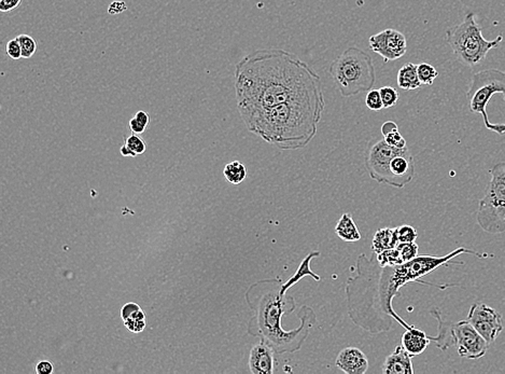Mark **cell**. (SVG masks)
I'll return each instance as SVG.
<instances>
[{
	"label": "cell",
	"instance_id": "11",
	"mask_svg": "<svg viewBox=\"0 0 505 374\" xmlns=\"http://www.w3.org/2000/svg\"><path fill=\"white\" fill-rule=\"evenodd\" d=\"M466 320L489 344L495 342L503 330L502 315L485 303L472 305Z\"/></svg>",
	"mask_w": 505,
	"mask_h": 374
},
{
	"label": "cell",
	"instance_id": "23",
	"mask_svg": "<svg viewBox=\"0 0 505 374\" xmlns=\"http://www.w3.org/2000/svg\"><path fill=\"white\" fill-rule=\"evenodd\" d=\"M223 175L225 179L229 181V184L237 185L242 184L243 181L246 179L247 169L246 166L239 161H233L225 165L223 169Z\"/></svg>",
	"mask_w": 505,
	"mask_h": 374
},
{
	"label": "cell",
	"instance_id": "16",
	"mask_svg": "<svg viewBox=\"0 0 505 374\" xmlns=\"http://www.w3.org/2000/svg\"><path fill=\"white\" fill-rule=\"evenodd\" d=\"M430 342L431 340L429 339V335L416 327L405 329L404 333L402 335V346L404 347L412 357L422 354Z\"/></svg>",
	"mask_w": 505,
	"mask_h": 374
},
{
	"label": "cell",
	"instance_id": "15",
	"mask_svg": "<svg viewBox=\"0 0 505 374\" xmlns=\"http://www.w3.org/2000/svg\"><path fill=\"white\" fill-rule=\"evenodd\" d=\"M382 371L384 374H413L414 368L412 356L402 344L398 345L395 351L384 360Z\"/></svg>",
	"mask_w": 505,
	"mask_h": 374
},
{
	"label": "cell",
	"instance_id": "34",
	"mask_svg": "<svg viewBox=\"0 0 505 374\" xmlns=\"http://www.w3.org/2000/svg\"><path fill=\"white\" fill-rule=\"evenodd\" d=\"M126 10H127V6H126L125 1H118V0L112 1L108 8L109 14L112 15L120 14V13Z\"/></svg>",
	"mask_w": 505,
	"mask_h": 374
},
{
	"label": "cell",
	"instance_id": "29",
	"mask_svg": "<svg viewBox=\"0 0 505 374\" xmlns=\"http://www.w3.org/2000/svg\"><path fill=\"white\" fill-rule=\"evenodd\" d=\"M398 238L400 243H414L418 238V232L412 226L398 227Z\"/></svg>",
	"mask_w": 505,
	"mask_h": 374
},
{
	"label": "cell",
	"instance_id": "7",
	"mask_svg": "<svg viewBox=\"0 0 505 374\" xmlns=\"http://www.w3.org/2000/svg\"><path fill=\"white\" fill-rule=\"evenodd\" d=\"M430 314L439 322L437 335H429V339L435 343L436 346L442 351H446L451 346H456L460 357L468 360H480L485 356L489 343L476 331L475 328L468 320H461L453 324L444 322L441 311L436 307L430 311Z\"/></svg>",
	"mask_w": 505,
	"mask_h": 374
},
{
	"label": "cell",
	"instance_id": "31",
	"mask_svg": "<svg viewBox=\"0 0 505 374\" xmlns=\"http://www.w3.org/2000/svg\"><path fill=\"white\" fill-rule=\"evenodd\" d=\"M6 52H7L8 56L12 59V60L22 59V49H21L20 41H19L18 38L8 41Z\"/></svg>",
	"mask_w": 505,
	"mask_h": 374
},
{
	"label": "cell",
	"instance_id": "24",
	"mask_svg": "<svg viewBox=\"0 0 505 374\" xmlns=\"http://www.w3.org/2000/svg\"><path fill=\"white\" fill-rule=\"evenodd\" d=\"M378 260L382 267H395V265L405 263L402 257L401 251L399 248L395 246V248H390L387 251H382V253H376Z\"/></svg>",
	"mask_w": 505,
	"mask_h": 374
},
{
	"label": "cell",
	"instance_id": "6",
	"mask_svg": "<svg viewBox=\"0 0 505 374\" xmlns=\"http://www.w3.org/2000/svg\"><path fill=\"white\" fill-rule=\"evenodd\" d=\"M446 41L458 62L468 67L481 64L491 50L498 48L503 36L497 39H485L473 12H468L460 24L446 30Z\"/></svg>",
	"mask_w": 505,
	"mask_h": 374
},
{
	"label": "cell",
	"instance_id": "12",
	"mask_svg": "<svg viewBox=\"0 0 505 374\" xmlns=\"http://www.w3.org/2000/svg\"><path fill=\"white\" fill-rule=\"evenodd\" d=\"M370 49L382 57L384 64L404 56L407 51V40L399 30L387 28L371 36Z\"/></svg>",
	"mask_w": 505,
	"mask_h": 374
},
{
	"label": "cell",
	"instance_id": "18",
	"mask_svg": "<svg viewBox=\"0 0 505 374\" xmlns=\"http://www.w3.org/2000/svg\"><path fill=\"white\" fill-rule=\"evenodd\" d=\"M397 228H382L375 233L372 240L371 251L380 253L390 248H395L399 244Z\"/></svg>",
	"mask_w": 505,
	"mask_h": 374
},
{
	"label": "cell",
	"instance_id": "10",
	"mask_svg": "<svg viewBox=\"0 0 505 374\" xmlns=\"http://www.w3.org/2000/svg\"><path fill=\"white\" fill-rule=\"evenodd\" d=\"M401 149L390 146L384 139L369 145L365 156V166L367 173L373 180L378 181V184L390 186L391 184L389 173L390 162Z\"/></svg>",
	"mask_w": 505,
	"mask_h": 374
},
{
	"label": "cell",
	"instance_id": "1",
	"mask_svg": "<svg viewBox=\"0 0 505 374\" xmlns=\"http://www.w3.org/2000/svg\"><path fill=\"white\" fill-rule=\"evenodd\" d=\"M464 253L481 259L493 257L489 253L458 247L442 257L417 256L409 262L395 267H382L376 253H373L371 258L361 253L355 263V276L346 282V301L350 320L355 326L372 335L389 331L393 327V322H398L404 329H412L415 326L400 318L392 307L393 299L400 295V289L409 282H420L441 289L453 286L433 285L420 280L443 265L464 264V262H451Z\"/></svg>",
	"mask_w": 505,
	"mask_h": 374
},
{
	"label": "cell",
	"instance_id": "22",
	"mask_svg": "<svg viewBox=\"0 0 505 374\" xmlns=\"http://www.w3.org/2000/svg\"><path fill=\"white\" fill-rule=\"evenodd\" d=\"M145 150H147V145H145V141L138 134L133 133V134L126 137L125 143L120 149V152L123 156L135 158V156L145 154Z\"/></svg>",
	"mask_w": 505,
	"mask_h": 374
},
{
	"label": "cell",
	"instance_id": "2",
	"mask_svg": "<svg viewBox=\"0 0 505 374\" xmlns=\"http://www.w3.org/2000/svg\"><path fill=\"white\" fill-rule=\"evenodd\" d=\"M234 87L243 121L292 99L323 92L320 76L313 67L274 48L256 50L236 65Z\"/></svg>",
	"mask_w": 505,
	"mask_h": 374
},
{
	"label": "cell",
	"instance_id": "13",
	"mask_svg": "<svg viewBox=\"0 0 505 374\" xmlns=\"http://www.w3.org/2000/svg\"><path fill=\"white\" fill-rule=\"evenodd\" d=\"M276 354L264 340L252 346L249 355V370L252 374H274L276 371Z\"/></svg>",
	"mask_w": 505,
	"mask_h": 374
},
{
	"label": "cell",
	"instance_id": "26",
	"mask_svg": "<svg viewBox=\"0 0 505 374\" xmlns=\"http://www.w3.org/2000/svg\"><path fill=\"white\" fill-rule=\"evenodd\" d=\"M18 40L20 41L21 49H22L23 59H30L32 55L35 54L37 51V43L35 38H32L30 35L18 36Z\"/></svg>",
	"mask_w": 505,
	"mask_h": 374
},
{
	"label": "cell",
	"instance_id": "28",
	"mask_svg": "<svg viewBox=\"0 0 505 374\" xmlns=\"http://www.w3.org/2000/svg\"><path fill=\"white\" fill-rule=\"evenodd\" d=\"M365 105H367L369 110H373V112H380V110H384L380 89H372L369 91L367 96H365Z\"/></svg>",
	"mask_w": 505,
	"mask_h": 374
},
{
	"label": "cell",
	"instance_id": "4",
	"mask_svg": "<svg viewBox=\"0 0 505 374\" xmlns=\"http://www.w3.org/2000/svg\"><path fill=\"white\" fill-rule=\"evenodd\" d=\"M325 108L323 92L292 99L244 120L254 134L281 150L307 146L318 131Z\"/></svg>",
	"mask_w": 505,
	"mask_h": 374
},
{
	"label": "cell",
	"instance_id": "17",
	"mask_svg": "<svg viewBox=\"0 0 505 374\" xmlns=\"http://www.w3.org/2000/svg\"><path fill=\"white\" fill-rule=\"evenodd\" d=\"M320 251H313V253H308V255L304 258L303 261H302L301 264H300V267H298V270H296V272L294 273L293 276H291V278H289L286 282H284L282 286H281L280 291H279V293H280V295L285 297V295H287V291H288L290 288L293 287L296 284H298L300 280H303L306 276H311V278H313V280H315L316 282H320V276H319L318 274H316L315 272H313V270H311V260L315 259V258L320 257Z\"/></svg>",
	"mask_w": 505,
	"mask_h": 374
},
{
	"label": "cell",
	"instance_id": "33",
	"mask_svg": "<svg viewBox=\"0 0 505 374\" xmlns=\"http://www.w3.org/2000/svg\"><path fill=\"white\" fill-rule=\"evenodd\" d=\"M22 0H0V11L1 12H11L17 8L20 7Z\"/></svg>",
	"mask_w": 505,
	"mask_h": 374
},
{
	"label": "cell",
	"instance_id": "25",
	"mask_svg": "<svg viewBox=\"0 0 505 374\" xmlns=\"http://www.w3.org/2000/svg\"><path fill=\"white\" fill-rule=\"evenodd\" d=\"M417 72L422 85H433L434 80L439 76V72L431 64L428 63H420L417 65Z\"/></svg>",
	"mask_w": 505,
	"mask_h": 374
},
{
	"label": "cell",
	"instance_id": "36",
	"mask_svg": "<svg viewBox=\"0 0 505 374\" xmlns=\"http://www.w3.org/2000/svg\"><path fill=\"white\" fill-rule=\"evenodd\" d=\"M128 127H130V129H131L132 133H135V134H143V133H145V129H147V127H145L143 123H141V122L138 121V120L136 119L135 117L133 118V119L130 120V122H128Z\"/></svg>",
	"mask_w": 505,
	"mask_h": 374
},
{
	"label": "cell",
	"instance_id": "32",
	"mask_svg": "<svg viewBox=\"0 0 505 374\" xmlns=\"http://www.w3.org/2000/svg\"><path fill=\"white\" fill-rule=\"evenodd\" d=\"M138 310H141V307H139L137 303H126V304L123 305V307H122L121 311H120V315H121L122 320L124 322V320H127V318H130V316H132L136 311Z\"/></svg>",
	"mask_w": 505,
	"mask_h": 374
},
{
	"label": "cell",
	"instance_id": "5",
	"mask_svg": "<svg viewBox=\"0 0 505 374\" xmlns=\"http://www.w3.org/2000/svg\"><path fill=\"white\" fill-rule=\"evenodd\" d=\"M329 72L344 97L370 91L376 81L372 57L357 47L348 48L336 57L330 65Z\"/></svg>",
	"mask_w": 505,
	"mask_h": 374
},
{
	"label": "cell",
	"instance_id": "19",
	"mask_svg": "<svg viewBox=\"0 0 505 374\" xmlns=\"http://www.w3.org/2000/svg\"><path fill=\"white\" fill-rule=\"evenodd\" d=\"M336 233L340 240H345L347 243H355L361 240V233L357 223L353 220V216L348 213L340 217L336 227Z\"/></svg>",
	"mask_w": 505,
	"mask_h": 374
},
{
	"label": "cell",
	"instance_id": "21",
	"mask_svg": "<svg viewBox=\"0 0 505 374\" xmlns=\"http://www.w3.org/2000/svg\"><path fill=\"white\" fill-rule=\"evenodd\" d=\"M382 134L384 141H387L390 146L395 147V148L407 147L406 141L400 134L399 127L395 122H384L382 127Z\"/></svg>",
	"mask_w": 505,
	"mask_h": 374
},
{
	"label": "cell",
	"instance_id": "35",
	"mask_svg": "<svg viewBox=\"0 0 505 374\" xmlns=\"http://www.w3.org/2000/svg\"><path fill=\"white\" fill-rule=\"evenodd\" d=\"M54 371L52 362L48 360H41L36 364V373L37 374H51Z\"/></svg>",
	"mask_w": 505,
	"mask_h": 374
},
{
	"label": "cell",
	"instance_id": "3",
	"mask_svg": "<svg viewBox=\"0 0 505 374\" xmlns=\"http://www.w3.org/2000/svg\"><path fill=\"white\" fill-rule=\"evenodd\" d=\"M282 284L280 278L260 280L254 285L256 295L252 298L247 293V301L254 312L249 324L250 335L267 341L278 355L301 350L317 322L313 309L303 305L298 311V327L293 330L282 328V318L296 310L293 297L280 295Z\"/></svg>",
	"mask_w": 505,
	"mask_h": 374
},
{
	"label": "cell",
	"instance_id": "37",
	"mask_svg": "<svg viewBox=\"0 0 505 374\" xmlns=\"http://www.w3.org/2000/svg\"><path fill=\"white\" fill-rule=\"evenodd\" d=\"M135 118L138 120L141 123H143L145 127H149V124H150V116H149L148 112H143V110L137 112H136Z\"/></svg>",
	"mask_w": 505,
	"mask_h": 374
},
{
	"label": "cell",
	"instance_id": "20",
	"mask_svg": "<svg viewBox=\"0 0 505 374\" xmlns=\"http://www.w3.org/2000/svg\"><path fill=\"white\" fill-rule=\"evenodd\" d=\"M397 82L400 89L404 91H414L422 87V82L419 80L417 72V65L413 63L404 65L398 72Z\"/></svg>",
	"mask_w": 505,
	"mask_h": 374
},
{
	"label": "cell",
	"instance_id": "9",
	"mask_svg": "<svg viewBox=\"0 0 505 374\" xmlns=\"http://www.w3.org/2000/svg\"><path fill=\"white\" fill-rule=\"evenodd\" d=\"M498 93L502 94L505 99V72L491 68L474 74L466 93V99L468 110L475 114H482L485 127L502 135L505 133V124L491 123L486 112L491 97Z\"/></svg>",
	"mask_w": 505,
	"mask_h": 374
},
{
	"label": "cell",
	"instance_id": "14",
	"mask_svg": "<svg viewBox=\"0 0 505 374\" xmlns=\"http://www.w3.org/2000/svg\"><path fill=\"white\" fill-rule=\"evenodd\" d=\"M336 367L346 374H364L369 370L367 355L358 347H346L338 353Z\"/></svg>",
	"mask_w": 505,
	"mask_h": 374
},
{
	"label": "cell",
	"instance_id": "27",
	"mask_svg": "<svg viewBox=\"0 0 505 374\" xmlns=\"http://www.w3.org/2000/svg\"><path fill=\"white\" fill-rule=\"evenodd\" d=\"M380 95H382V104L384 108H392L399 102L400 94L398 90L392 87H382L380 89Z\"/></svg>",
	"mask_w": 505,
	"mask_h": 374
},
{
	"label": "cell",
	"instance_id": "30",
	"mask_svg": "<svg viewBox=\"0 0 505 374\" xmlns=\"http://www.w3.org/2000/svg\"><path fill=\"white\" fill-rule=\"evenodd\" d=\"M397 247L401 251L404 262H409V261L413 260L418 256L419 248L416 242H414V243H399Z\"/></svg>",
	"mask_w": 505,
	"mask_h": 374
},
{
	"label": "cell",
	"instance_id": "8",
	"mask_svg": "<svg viewBox=\"0 0 505 374\" xmlns=\"http://www.w3.org/2000/svg\"><path fill=\"white\" fill-rule=\"evenodd\" d=\"M491 183L478 203L477 222L485 232H505V162L493 166Z\"/></svg>",
	"mask_w": 505,
	"mask_h": 374
}]
</instances>
